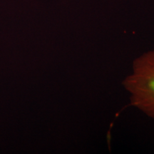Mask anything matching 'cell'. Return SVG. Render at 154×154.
Here are the masks:
<instances>
[{"label": "cell", "instance_id": "cell-1", "mask_svg": "<svg viewBox=\"0 0 154 154\" xmlns=\"http://www.w3.org/2000/svg\"><path fill=\"white\" fill-rule=\"evenodd\" d=\"M123 85L133 106L154 119V49L133 61Z\"/></svg>", "mask_w": 154, "mask_h": 154}]
</instances>
